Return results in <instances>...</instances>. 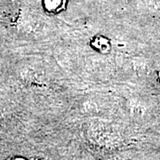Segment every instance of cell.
Returning <instances> with one entry per match:
<instances>
[{
  "mask_svg": "<svg viewBox=\"0 0 160 160\" xmlns=\"http://www.w3.org/2000/svg\"><path fill=\"white\" fill-rule=\"evenodd\" d=\"M62 0H46L47 6L49 8H55L58 7L59 5L61 4Z\"/></svg>",
  "mask_w": 160,
  "mask_h": 160,
  "instance_id": "1",
  "label": "cell"
}]
</instances>
